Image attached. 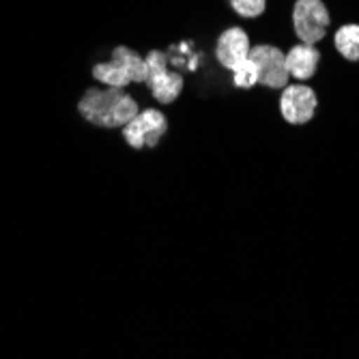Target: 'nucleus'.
I'll use <instances>...</instances> for the list:
<instances>
[{"instance_id": "8", "label": "nucleus", "mask_w": 359, "mask_h": 359, "mask_svg": "<svg viewBox=\"0 0 359 359\" xmlns=\"http://www.w3.org/2000/svg\"><path fill=\"white\" fill-rule=\"evenodd\" d=\"M284 56H286V69H288L290 80L308 82L316 76L320 52L314 46L299 41L297 46H290V50L284 52Z\"/></svg>"}, {"instance_id": "11", "label": "nucleus", "mask_w": 359, "mask_h": 359, "mask_svg": "<svg viewBox=\"0 0 359 359\" xmlns=\"http://www.w3.org/2000/svg\"><path fill=\"white\" fill-rule=\"evenodd\" d=\"M93 78L97 82H102L106 86H114V88H125L127 84H132L127 72L112 58L108 62H97L93 67Z\"/></svg>"}, {"instance_id": "3", "label": "nucleus", "mask_w": 359, "mask_h": 359, "mask_svg": "<svg viewBox=\"0 0 359 359\" xmlns=\"http://www.w3.org/2000/svg\"><path fill=\"white\" fill-rule=\"evenodd\" d=\"M147 62V78L144 84L149 86L151 95L155 97L157 104H172L177 97L183 93L185 80L181 74L168 69V56L161 50H151L144 56Z\"/></svg>"}, {"instance_id": "5", "label": "nucleus", "mask_w": 359, "mask_h": 359, "mask_svg": "<svg viewBox=\"0 0 359 359\" xmlns=\"http://www.w3.org/2000/svg\"><path fill=\"white\" fill-rule=\"evenodd\" d=\"M318 108V97L306 82L286 84L280 95V114L288 125H306Z\"/></svg>"}, {"instance_id": "2", "label": "nucleus", "mask_w": 359, "mask_h": 359, "mask_svg": "<svg viewBox=\"0 0 359 359\" xmlns=\"http://www.w3.org/2000/svg\"><path fill=\"white\" fill-rule=\"evenodd\" d=\"M332 15L323 0H297L292 5V30L302 43L316 46L327 37Z\"/></svg>"}, {"instance_id": "12", "label": "nucleus", "mask_w": 359, "mask_h": 359, "mask_svg": "<svg viewBox=\"0 0 359 359\" xmlns=\"http://www.w3.org/2000/svg\"><path fill=\"white\" fill-rule=\"evenodd\" d=\"M231 74H233V84L237 88L250 90L258 84V69H256V62L250 56L245 60H241L239 65H235Z\"/></svg>"}, {"instance_id": "1", "label": "nucleus", "mask_w": 359, "mask_h": 359, "mask_svg": "<svg viewBox=\"0 0 359 359\" xmlns=\"http://www.w3.org/2000/svg\"><path fill=\"white\" fill-rule=\"evenodd\" d=\"M80 114L104 129H123L140 110L138 102L123 88H88L78 104Z\"/></svg>"}, {"instance_id": "6", "label": "nucleus", "mask_w": 359, "mask_h": 359, "mask_svg": "<svg viewBox=\"0 0 359 359\" xmlns=\"http://www.w3.org/2000/svg\"><path fill=\"white\" fill-rule=\"evenodd\" d=\"M250 58L256 62L258 69V84L265 88H284L290 82L288 69H286V56L278 46L271 43H258L252 46Z\"/></svg>"}, {"instance_id": "7", "label": "nucleus", "mask_w": 359, "mask_h": 359, "mask_svg": "<svg viewBox=\"0 0 359 359\" xmlns=\"http://www.w3.org/2000/svg\"><path fill=\"white\" fill-rule=\"evenodd\" d=\"M250 50H252V41L248 37V32L239 26H231L217 37L215 58L224 69L231 72L235 65H239L250 56Z\"/></svg>"}, {"instance_id": "9", "label": "nucleus", "mask_w": 359, "mask_h": 359, "mask_svg": "<svg viewBox=\"0 0 359 359\" xmlns=\"http://www.w3.org/2000/svg\"><path fill=\"white\" fill-rule=\"evenodd\" d=\"M334 48L348 62H359V24H342L334 35Z\"/></svg>"}, {"instance_id": "4", "label": "nucleus", "mask_w": 359, "mask_h": 359, "mask_svg": "<svg viewBox=\"0 0 359 359\" xmlns=\"http://www.w3.org/2000/svg\"><path fill=\"white\" fill-rule=\"evenodd\" d=\"M166 132H168L166 114L155 108H147V110L138 112L123 127V138L132 149H144V147L155 149Z\"/></svg>"}, {"instance_id": "10", "label": "nucleus", "mask_w": 359, "mask_h": 359, "mask_svg": "<svg viewBox=\"0 0 359 359\" xmlns=\"http://www.w3.org/2000/svg\"><path fill=\"white\" fill-rule=\"evenodd\" d=\"M112 60H116L121 65L132 82H144V78H147V62H144V58L138 52L129 50L125 46H118V48L112 50Z\"/></svg>"}, {"instance_id": "13", "label": "nucleus", "mask_w": 359, "mask_h": 359, "mask_svg": "<svg viewBox=\"0 0 359 359\" xmlns=\"http://www.w3.org/2000/svg\"><path fill=\"white\" fill-rule=\"evenodd\" d=\"M231 9L245 20H256L265 13L267 9V0H228Z\"/></svg>"}]
</instances>
